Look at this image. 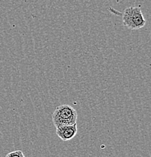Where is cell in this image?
I'll use <instances>...</instances> for the list:
<instances>
[{
	"instance_id": "obj_3",
	"label": "cell",
	"mask_w": 151,
	"mask_h": 157,
	"mask_svg": "<svg viewBox=\"0 0 151 157\" xmlns=\"http://www.w3.org/2000/svg\"><path fill=\"white\" fill-rule=\"evenodd\" d=\"M56 135L63 141H67L74 138L77 133V124L71 125H64L56 128Z\"/></svg>"
},
{
	"instance_id": "obj_1",
	"label": "cell",
	"mask_w": 151,
	"mask_h": 157,
	"mask_svg": "<svg viewBox=\"0 0 151 157\" xmlns=\"http://www.w3.org/2000/svg\"><path fill=\"white\" fill-rule=\"evenodd\" d=\"M77 111L67 104L56 107L52 115L53 123L56 128L77 124Z\"/></svg>"
},
{
	"instance_id": "obj_4",
	"label": "cell",
	"mask_w": 151,
	"mask_h": 157,
	"mask_svg": "<svg viewBox=\"0 0 151 157\" xmlns=\"http://www.w3.org/2000/svg\"><path fill=\"white\" fill-rule=\"evenodd\" d=\"M5 157H25V156L21 150H15L8 153Z\"/></svg>"
},
{
	"instance_id": "obj_2",
	"label": "cell",
	"mask_w": 151,
	"mask_h": 157,
	"mask_svg": "<svg viewBox=\"0 0 151 157\" xmlns=\"http://www.w3.org/2000/svg\"><path fill=\"white\" fill-rule=\"evenodd\" d=\"M123 25L131 30H137L144 27L146 20L140 7H129L123 14Z\"/></svg>"
}]
</instances>
